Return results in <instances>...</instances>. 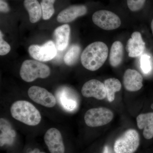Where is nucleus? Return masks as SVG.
Wrapping results in <instances>:
<instances>
[{
	"instance_id": "f257e3e1",
	"label": "nucleus",
	"mask_w": 153,
	"mask_h": 153,
	"mask_svg": "<svg viewBox=\"0 0 153 153\" xmlns=\"http://www.w3.org/2000/svg\"><path fill=\"white\" fill-rule=\"evenodd\" d=\"M106 44L96 41L88 45L81 54L80 59L82 66L91 71L98 70L104 64L108 56Z\"/></svg>"
},
{
	"instance_id": "f03ea898",
	"label": "nucleus",
	"mask_w": 153,
	"mask_h": 153,
	"mask_svg": "<svg viewBox=\"0 0 153 153\" xmlns=\"http://www.w3.org/2000/svg\"><path fill=\"white\" fill-rule=\"evenodd\" d=\"M10 111L14 119L27 125H38L41 120L40 111L33 104L25 100L14 102L11 105Z\"/></svg>"
},
{
	"instance_id": "7ed1b4c3",
	"label": "nucleus",
	"mask_w": 153,
	"mask_h": 153,
	"mask_svg": "<svg viewBox=\"0 0 153 153\" xmlns=\"http://www.w3.org/2000/svg\"><path fill=\"white\" fill-rule=\"evenodd\" d=\"M50 74L49 66L34 60H25L22 63L20 70V76L27 82H33L38 78H47Z\"/></svg>"
},
{
	"instance_id": "20e7f679",
	"label": "nucleus",
	"mask_w": 153,
	"mask_h": 153,
	"mask_svg": "<svg viewBox=\"0 0 153 153\" xmlns=\"http://www.w3.org/2000/svg\"><path fill=\"white\" fill-rule=\"evenodd\" d=\"M140 141L139 134L136 130H127L115 142V153H134L139 147Z\"/></svg>"
},
{
	"instance_id": "39448f33",
	"label": "nucleus",
	"mask_w": 153,
	"mask_h": 153,
	"mask_svg": "<svg viewBox=\"0 0 153 153\" xmlns=\"http://www.w3.org/2000/svg\"><path fill=\"white\" fill-rule=\"evenodd\" d=\"M114 114L111 110L104 107L91 108L84 116L86 125L90 127H97L105 125L112 120Z\"/></svg>"
},
{
	"instance_id": "423d86ee",
	"label": "nucleus",
	"mask_w": 153,
	"mask_h": 153,
	"mask_svg": "<svg viewBox=\"0 0 153 153\" xmlns=\"http://www.w3.org/2000/svg\"><path fill=\"white\" fill-rule=\"evenodd\" d=\"M92 19L96 25L105 30H115L121 25L118 16L106 10H100L95 12L92 16Z\"/></svg>"
},
{
	"instance_id": "0eeeda50",
	"label": "nucleus",
	"mask_w": 153,
	"mask_h": 153,
	"mask_svg": "<svg viewBox=\"0 0 153 153\" xmlns=\"http://www.w3.org/2000/svg\"><path fill=\"white\" fill-rule=\"evenodd\" d=\"M30 56L38 61H49L55 58L57 54V49L54 41H49L42 46L32 45L28 49Z\"/></svg>"
},
{
	"instance_id": "6e6552de",
	"label": "nucleus",
	"mask_w": 153,
	"mask_h": 153,
	"mask_svg": "<svg viewBox=\"0 0 153 153\" xmlns=\"http://www.w3.org/2000/svg\"><path fill=\"white\" fill-rule=\"evenodd\" d=\"M28 94L33 101L46 107L52 108L56 104L55 97L44 88L32 86L28 90Z\"/></svg>"
},
{
	"instance_id": "1a4fd4ad",
	"label": "nucleus",
	"mask_w": 153,
	"mask_h": 153,
	"mask_svg": "<svg viewBox=\"0 0 153 153\" xmlns=\"http://www.w3.org/2000/svg\"><path fill=\"white\" fill-rule=\"evenodd\" d=\"M44 141L51 153H64L65 147L61 133L57 128L48 129L44 135Z\"/></svg>"
},
{
	"instance_id": "9d476101",
	"label": "nucleus",
	"mask_w": 153,
	"mask_h": 153,
	"mask_svg": "<svg viewBox=\"0 0 153 153\" xmlns=\"http://www.w3.org/2000/svg\"><path fill=\"white\" fill-rule=\"evenodd\" d=\"M81 93L84 97H94L99 100H102L107 97L104 83L95 79L85 82L82 88Z\"/></svg>"
},
{
	"instance_id": "9b49d317",
	"label": "nucleus",
	"mask_w": 153,
	"mask_h": 153,
	"mask_svg": "<svg viewBox=\"0 0 153 153\" xmlns=\"http://www.w3.org/2000/svg\"><path fill=\"white\" fill-rule=\"evenodd\" d=\"M87 7L84 5L69 6L58 14L57 20L59 23H69L78 17L84 16L87 13Z\"/></svg>"
},
{
	"instance_id": "f8f14e48",
	"label": "nucleus",
	"mask_w": 153,
	"mask_h": 153,
	"mask_svg": "<svg viewBox=\"0 0 153 153\" xmlns=\"http://www.w3.org/2000/svg\"><path fill=\"white\" fill-rule=\"evenodd\" d=\"M145 44L141 33L139 32H134L131 38L127 41L126 47L129 57H137L142 55L146 47Z\"/></svg>"
},
{
	"instance_id": "ddd939ff",
	"label": "nucleus",
	"mask_w": 153,
	"mask_h": 153,
	"mask_svg": "<svg viewBox=\"0 0 153 153\" xmlns=\"http://www.w3.org/2000/svg\"><path fill=\"white\" fill-rule=\"evenodd\" d=\"M143 78L138 71L128 69L123 75V83L125 88L129 91H136L143 86Z\"/></svg>"
},
{
	"instance_id": "4468645a",
	"label": "nucleus",
	"mask_w": 153,
	"mask_h": 153,
	"mask_svg": "<svg viewBox=\"0 0 153 153\" xmlns=\"http://www.w3.org/2000/svg\"><path fill=\"white\" fill-rule=\"evenodd\" d=\"M70 34V26L67 24L61 25L55 29L53 33V39L57 50L63 51L66 49L69 43Z\"/></svg>"
},
{
	"instance_id": "2eb2a0df",
	"label": "nucleus",
	"mask_w": 153,
	"mask_h": 153,
	"mask_svg": "<svg viewBox=\"0 0 153 153\" xmlns=\"http://www.w3.org/2000/svg\"><path fill=\"white\" fill-rule=\"evenodd\" d=\"M137 125L140 129H143V135L145 139L153 137V112L141 114L137 117Z\"/></svg>"
},
{
	"instance_id": "dca6fc26",
	"label": "nucleus",
	"mask_w": 153,
	"mask_h": 153,
	"mask_svg": "<svg viewBox=\"0 0 153 153\" xmlns=\"http://www.w3.org/2000/svg\"><path fill=\"white\" fill-rule=\"evenodd\" d=\"M24 5L27 11L30 22L36 23L42 17L41 4L38 0H24Z\"/></svg>"
},
{
	"instance_id": "f3484780",
	"label": "nucleus",
	"mask_w": 153,
	"mask_h": 153,
	"mask_svg": "<svg viewBox=\"0 0 153 153\" xmlns=\"http://www.w3.org/2000/svg\"><path fill=\"white\" fill-rule=\"evenodd\" d=\"M70 89L67 88H62L58 92L59 100L60 104L64 109L68 111H73L77 108V103L76 99L69 92Z\"/></svg>"
},
{
	"instance_id": "a211bd4d",
	"label": "nucleus",
	"mask_w": 153,
	"mask_h": 153,
	"mask_svg": "<svg viewBox=\"0 0 153 153\" xmlns=\"http://www.w3.org/2000/svg\"><path fill=\"white\" fill-rule=\"evenodd\" d=\"M123 52L122 43L120 41L114 42L109 55V63L111 66L116 67L120 65L123 59Z\"/></svg>"
},
{
	"instance_id": "6ab92c4d",
	"label": "nucleus",
	"mask_w": 153,
	"mask_h": 153,
	"mask_svg": "<svg viewBox=\"0 0 153 153\" xmlns=\"http://www.w3.org/2000/svg\"><path fill=\"white\" fill-rule=\"evenodd\" d=\"M104 84L108 100L109 102H112L115 99V94L121 89L120 81L115 78H108L105 80Z\"/></svg>"
},
{
	"instance_id": "aec40b11",
	"label": "nucleus",
	"mask_w": 153,
	"mask_h": 153,
	"mask_svg": "<svg viewBox=\"0 0 153 153\" xmlns=\"http://www.w3.org/2000/svg\"><path fill=\"white\" fill-rule=\"evenodd\" d=\"M81 52V48L77 44H73L70 47L64 57V61L68 66H72L77 62Z\"/></svg>"
},
{
	"instance_id": "412c9836",
	"label": "nucleus",
	"mask_w": 153,
	"mask_h": 153,
	"mask_svg": "<svg viewBox=\"0 0 153 153\" xmlns=\"http://www.w3.org/2000/svg\"><path fill=\"white\" fill-rule=\"evenodd\" d=\"M56 0H41V3L42 10V18L44 20L50 19L55 13L54 4Z\"/></svg>"
},
{
	"instance_id": "4be33fe9",
	"label": "nucleus",
	"mask_w": 153,
	"mask_h": 153,
	"mask_svg": "<svg viewBox=\"0 0 153 153\" xmlns=\"http://www.w3.org/2000/svg\"><path fill=\"white\" fill-rule=\"evenodd\" d=\"M140 67L144 74H148L152 70L151 57L149 55L145 54L141 56L140 59Z\"/></svg>"
},
{
	"instance_id": "5701e85b",
	"label": "nucleus",
	"mask_w": 153,
	"mask_h": 153,
	"mask_svg": "<svg viewBox=\"0 0 153 153\" xmlns=\"http://www.w3.org/2000/svg\"><path fill=\"white\" fill-rule=\"evenodd\" d=\"M146 0H127L128 8L132 12L139 11L142 8Z\"/></svg>"
},
{
	"instance_id": "b1692460",
	"label": "nucleus",
	"mask_w": 153,
	"mask_h": 153,
	"mask_svg": "<svg viewBox=\"0 0 153 153\" xmlns=\"http://www.w3.org/2000/svg\"><path fill=\"white\" fill-rule=\"evenodd\" d=\"M2 134H1V146L5 144L12 143L15 137V133L12 131H2Z\"/></svg>"
},
{
	"instance_id": "393cba45",
	"label": "nucleus",
	"mask_w": 153,
	"mask_h": 153,
	"mask_svg": "<svg viewBox=\"0 0 153 153\" xmlns=\"http://www.w3.org/2000/svg\"><path fill=\"white\" fill-rule=\"evenodd\" d=\"M3 35L0 31V55L3 56L7 55L11 50V47L6 41L3 39Z\"/></svg>"
},
{
	"instance_id": "a878e982",
	"label": "nucleus",
	"mask_w": 153,
	"mask_h": 153,
	"mask_svg": "<svg viewBox=\"0 0 153 153\" xmlns=\"http://www.w3.org/2000/svg\"><path fill=\"white\" fill-rule=\"evenodd\" d=\"M10 10L8 4L4 0H0V11L1 13H7Z\"/></svg>"
},
{
	"instance_id": "bb28decb",
	"label": "nucleus",
	"mask_w": 153,
	"mask_h": 153,
	"mask_svg": "<svg viewBox=\"0 0 153 153\" xmlns=\"http://www.w3.org/2000/svg\"><path fill=\"white\" fill-rule=\"evenodd\" d=\"M102 153H112L110 148L108 146H105L103 148Z\"/></svg>"
},
{
	"instance_id": "cd10ccee",
	"label": "nucleus",
	"mask_w": 153,
	"mask_h": 153,
	"mask_svg": "<svg viewBox=\"0 0 153 153\" xmlns=\"http://www.w3.org/2000/svg\"><path fill=\"white\" fill-rule=\"evenodd\" d=\"M151 29H152V33L153 36V19L152 20V23H151Z\"/></svg>"
},
{
	"instance_id": "c85d7f7f",
	"label": "nucleus",
	"mask_w": 153,
	"mask_h": 153,
	"mask_svg": "<svg viewBox=\"0 0 153 153\" xmlns=\"http://www.w3.org/2000/svg\"><path fill=\"white\" fill-rule=\"evenodd\" d=\"M45 153L43 152H39V153Z\"/></svg>"
}]
</instances>
